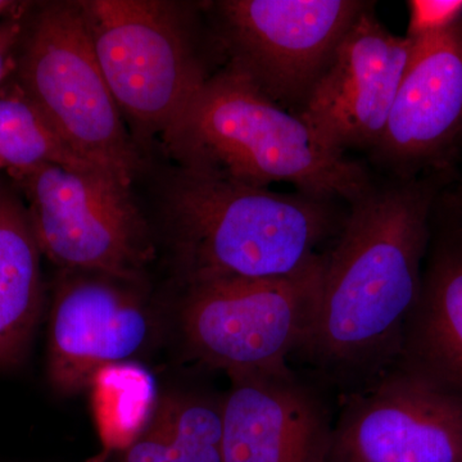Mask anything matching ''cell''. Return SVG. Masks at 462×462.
<instances>
[{
  "mask_svg": "<svg viewBox=\"0 0 462 462\" xmlns=\"http://www.w3.org/2000/svg\"><path fill=\"white\" fill-rule=\"evenodd\" d=\"M161 139L176 166L254 187L287 182L349 205L373 184L361 163L227 66L209 76Z\"/></svg>",
  "mask_w": 462,
  "mask_h": 462,
  "instance_id": "obj_3",
  "label": "cell"
},
{
  "mask_svg": "<svg viewBox=\"0 0 462 462\" xmlns=\"http://www.w3.org/2000/svg\"><path fill=\"white\" fill-rule=\"evenodd\" d=\"M160 202L184 287L300 272L336 239L346 216L336 199L278 193L178 166L163 182Z\"/></svg>",
  "mask_w": 462,
  "mask_h": 462,
  "instance_id": "obj_2",
  "label": "cell"
},
{
  "mask_svg": "<svg viewBox=\"0 0 462 462\" xmlns=\"http://www.w3.org/2000/svg\"><path fill=\"white\" fill-rule=\"evenodd\" d=\"M88 389L103 442L108 449L124 451L144 430L156 407L153 378L130 361L102 367Z\"/></svg>",
  "mask_w": 462,
  "mask_h": 462,
  "instance_id": "obj_18",
  "label": "cell"
},
{
  "mask_svg": "<svg viewBox=\"0 0 462 462\" xmlns=\"http://www.w3.org/2000/svg\"><path fill=\"white\" fill-rule=\"evenodd\" d=\"M409 9L406 36L412 41L445 32L462 20V0H412Z\"/></svg>",
  "mask_w": 462,
  "mask_h": 462,
  "instance_id": "obj_19",
  "label": "cell"
},
{
  "mask_svg": "<svg viewBox=\"0 0 462 462\" xmlns=\"http://www.w3.org/2000/svg\"><path fill=\"white\" fill-rule=\"evenodd\" d=\"M42 165L103 171L76 153L41 108L9 78L0 89V172Z\"/></svg>",
  "mask_w": 462,
  "mask_h": 462,
  "instance_id": "obj_17",
  "label": "cell"
},
{
  "mask_svg": "<svg viewBox=\"0 0 462 462\" xmlns=\"http://www.w3.org/2000/svg\"><path fill=\"white\" fill-rule=\"evenodd\" d=\"M415 42L389 32L374 12L361 14L297 115L340 154L372 153L412 56Z\"/></svg>",
  "mask_w": 462,
  "mask_h": 462,
  "instance_id": "obj_10",
  "label": "cell"
},
{
  "mask_svg": "<svg viewBox=\"0 0 462 462\" xmlns=\"http://www.w3.org/2000/svg\"><path fill=\"white\" fill-rule=\"evenodd\" d=\"M27 7L29 3H23L16 14L0 20V89L14 72V58L23 36Z\"/></svg>",
  "mask_w": 462,
  "mask_h": 462,
  "instance_id": "obj_20",
  "label": "cell"
},
{
  "mask_svg": "<svg viewBox=\"0 0 462 462\" xmlns=\"http://www.w3.org/2000/svg\"><path fill=\"white\" fill-rule=\"evenodd\" d=\"M393 365L462 401V229L454 221L430 240L420 296Z\"/></svg>",
  "mask_w": 462,
  "mask_h": 462,
  "instance_id": "obj_14",
  "label": "cell"
},
{
  "mask_svg": "<svg viewBox=\"0 0 462 462\" xmlns=\"http://www.w3.org/2000/svg\"><path fill=\"white\" fill-rule=\"evenodd\" d=\"M443 200H446L449 211H452V221L462 229V187L449 193Z\"/></svg>",
  "mask_w": 462,
  "mask_h": 462,
  "instance_id": "obj_21",
  "label": "cell"
},
{
  "mask_svg": "<svg viewBox=\"0 0 462 462\" xmlns=\"http://www.w3.org/2000/svg\"><path fill=\"white\" fill-rule=\"evenodd\" d=\"M374 5L363 0H221L209 9L225 66L297 114L346 33Z\"/></svg>",
  "mask_w": 462,
  "mask_h": 462,
  "instance_id": "obj_8",
  "label": "cell"
},
{
  "mask_svg": "<svg viewBox=\"0 0 462 462\" xmlns=\"http://www.w3.org/2000/svg\"><path fill=\"white\" fill-rule=\"evenodd\" d=\"M132 282L105 273L60 272L48 324V379L71 396L108 365L130 363L153 334V320Z\"/></svg>",
  "mask_w": 462,
  "mask_h": 462,
  "instance_id": "obj_11",
  "label": "cell"
},
{
  "mask_svg": "<svg viewBox=\"0 0 462 462\" xmlns=\"http://www.w3.org/2000/svg\"><path fill=\"white\" fill-rule=\"evenodd\" d=\"M25 2H12V0H0V20L16 14Z\"/></svg>",
  "mask_w": 462,
  "mask_h": 462,
  "instance_id": "obj_22",
  "label": "cell"
},
{
  "mask_svg": "<svg viewBox=\"0 0 462 462\" xmlns=\"http://www.w3.org/2000/svg\"><path fill=\"white\" fill-rule=\"evenodd\" d=\"M445 172L373 181L324 252L320 305L300 354L346 393L391 367L420 296Z\"/></svg>",
  "mask_w": 462,
  "mask_h": 462,
  "instance_id": "obj_1",
  "label": "cell"
},
{
  "mask_svg": "<svg viewBox=\"0 0 462 462\" xmlns=\"http://www.w3.org/2000/svg\"><path fill=\"white\" fill-rule=\"evenodd\" d=\"M11 79L76 153L132 189L147 162L100 69L78 2L29 3Z\"/></svg>",
  "mask_w": 462,
  "mask_h": 462,
  "instance_id": "obj_4",
  "label": "cell"
},
{
  "mask_svg": "<svg viewBox=\"0 0 462 462\" xmlns=\"http://www.w3.org/2000/svg\"><path fill=\"white\" fill-rule=\"evenodd\" d=\"M223 400L194 392L160 398L123 462H223Z\"/></svg>",
  "mask_w": 462,
  "mask_h": 462,
  "instance_id": "obj_16",
  "label": "cell"
},
{
  "mask_svg": "<svg viewBox=\"0 0 462 462\" xmlns=\"http://www.w3.org/2000/svg\"><path fill=\"white\" fill-rule=\"evenodd\" d=\"M413 42L387 126L370 153L394 179L446 172L462 143V20Z\"/></svg>",
  "mask_w": 462,
  "mask_h": 462,
  "instance_id": "obj_12",
  "label": "cell"
},
{
  "mask_svg": "<svg viewBox=\"0 0 462 462\" xmlns=\"http://www.w3.org/2000/svg\"><path fill=\"white\" fill-rule=\"evenodd\" d=\"M91 47L135 142L162 136L208 80L196 18L184 3L80 0Z\"/></svg>",
  "mask_w": 462,
  "mask_h": 462,
  "instance_id": "obj_5",
  "label": "cell"
},
{
  "mask_svg": "<svg viewBox=\"0 0 462 462\" xmlns=\"http://www.w3.org/2000/svg\"><path fill=\"white\" fill-rule=\"evenodd\" d=\"M324 252L291 275L217 279L185 287L182 342L207 369L227 376L279 373L306 346L320 305Z\"/></svg>",
  "mask_w": 462,
  "mask_h": 462,
  "instance_id": "obj_6",
  "label": "cell"
},
{
  "mask_svg": "<svg viewBox=\"0 0 462 462\" xmlns=\"http://www.w3.org/2000/svg\"><path fill=\"white\" fill-rule=\"evenodd\" d=\"M42 254L27 207L0 176V369L20 366L45 305Z\"/></svg>",
  "mask_w": 462,
  "mask_h": 462,
  "instance_id": "obj_15",
  "label": "cell"
},
{
  "mask_svg": "<svg viewBox=\"0 0 462 462\" xmlns=\"http://www.w3.org/2000/svg\"><path fill=\"white\" fill-rule=\"evenodd\" d=\"M327 462H462V401L392 365L345 394Z\"/></svg>",
  "mask_w": 462,
  "mask_h": 462,
  "instance_id": "obj_9",
  "label": "cell"
},
{
  "mask_svg": "<svg viewBox=\"0 0 462 462\" xmlns=\"http://www.w3.org/2000/svg\"><path fill=\"white\" fill-rule=\"evenodd\" d=\"M5 175L25 202L42 256L60 272L142 284L156 249L132 189L107 172L69 166Z\"/></svg>",
  "mask_w": 462,
  "mask_h": 462,
  "instance_id": "obj_7",
  "label": "cell"
},
{
  "mask_svg": "<svg viewBox=\"0 0 462 462\" xmlns=\"http://www.w3.org/2000/svg\"><path fill=\"white\" fill-rule=\"evenodd\" d=\"M229 379L223 462H327L334 422L318 385L291 367Z\"/></svg>",
  "mask_w": 462,
  "mask_h": 462,
  "instance_id": "obj_13",
  "label": "cell"
}]
</instances>
